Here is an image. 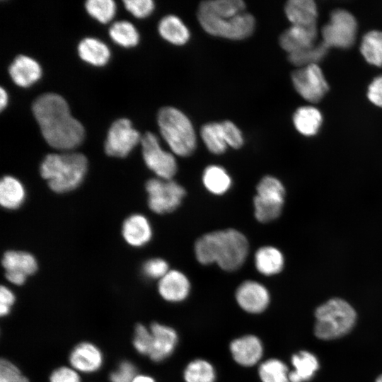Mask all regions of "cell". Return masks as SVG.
I'll return each mask as SVG.
<instances>
[{
    "label": "cell",
    "mask_w": 382,
    "mask_h": 382,
    "mask_svg": "<svg viewBox=\"0 0 382 382\" xmlns=\"http://www.w3.org/2000/svg\"><path fill=\"white\" fill-rule=\"evenodd\" d=\"M86 8L98 21L107 23L113 18L116 6L112 0H88L86 2Z\"/></svg>",
    "instance_id": "obj_37"
},
{
    "label": "cell",
    "mask_w": 382,
    "mask_h": 382,
    "mask_svg": "<svg viewBox=\"0 0 382 382\" xmlns=\"http://www.w3.org/2000/svg\"><path fill=\"white\" fill-rule=\"evenodd\" d=\"M245 4L241 0H209L201 2L197 11L231 17L245 12Z\"/></svg>",
    "instance_id": "obj_30"
},
{
    "label": "cell",
    "mask_w": 382,
    "mask_h": 382,
    "mask_svg": "<svg viewBox=\"0 0 382 382\" xmlns=\"http://www.w3.org/2000/svg\"><path fill=\"white\" fill-rule=\"evenodd\" d=\"M216 378L214 366L203 359L191 361L183 371L185 382H215Z\"/></svg>",
    "instance_id": "obj_32"
},
{
    "label": "cell",
    "mask_w": 382,
    "mask_h": 382,
    "mask_svg": "<svg viewBox=\"0 0 382 382\" xmlns=\"http://www.w3.org/2000/svg\"><path fill=\"white\" fill-rule=\"evenodd\" d=\"M158 30L165 40L175 45L186 44L190 37L187 27L175 15L164 16L158 23Z\"/></svg>",
    "instance_id": "obj_24"
},
{
    "label": "cell",
    "mask_w": 382,
    "mask_h": 382,
    "mask_svg": "<svg viewBox=\"0 0 382 382\" xmlns=\"http://www.w3.org/2000/svg\"><path fill=\"white\" fill-rule=\"evenodd\" d=\"M357 30L355 18L347 11L335 10L322 28L323 42L330 47L345 49L354 42Z\"/></svg>",
    "instance_id": "obj_9"
},
{
    "label": "cell",
    "mask_w": 382,
    "mask_h": 382,
    "mask_svg": "<svg viewBox=\"0 0 382 382\" xmlns=\"http://www.w3.org/2000/svg\"><path fill=\"white\" fill-rule=\"evenodd\" d=\"M71 366L82 372H93L102 365L103 357L100 351L93 345L83 342L78 345L70 354Z\"/></svg>",
    "instance_id": "obj_19"
},
{
    "label": "cell",
    "mask_w": 382,
    "mask_h": 382,
    "mask_svg": "<svg viewBox=\"0 0 382 382\" xmlns=\"http://www.w3.org/2000/svg\"><path fill=\"white\" fill-rule=\"evenodd\" d=\"M287 365L282 360L271 358L262 362L258 375L262 382H290Z\"/></svg>",
    "instance_id": "obj_34"
},
{
    "label": "cell",
    "mask_w": 382,
    "mask_h": 382,
    "mask_svg": "<svg viewBox=\"0 0 382 382\" xmlns=\"http://www.w3.org/2000/svg\"><path fill=\"white\" fill-rule=\"evenodd\" d=\"M135 366L130 361L121 362L117 369L110 374V382H132L137 376Z\"/></svg>",
    "instance_id": "obj_43"
},
{
    "label": "cell",
    "mask_w": 382,
    "mask_h": 382,
    "mask_svg": "<svg viewBox=\"0 0 382 382\" xmlns=\"http://www.w3.org/2000/svg\"><path fill=\"white\" fill-rule=\"evenodd\" d=\"M233 360L242 366H253L263 354V345L255 335H246L234 339L229 345Z\"/></svg>",
    "instance_id": "obj_14"
},
{
    "label": "cell",
    "mask_w": 382,
    "mask_h": 382,
    "mask_svg": "<svg viewBox=\"0 0 382 382\" xmlns=\"http://www.w3.org/2000/svg\"><path fill=\"white\" fill-rule=\"evenodd\" d=\"M9 74L16 84L27 87L40 79L41 68L35 59L20 55L16 57L9 66Z\"/></svg>",
    "instance_id": "obj_21"
},
{
    "label": "cell",
    "mask_w": 382,
    "mask_h": 382,
    "mask_svg": "<svg viewBox=\"0 0 382 382\" xmlns=\"http://www.w3.org/2000/svg\"><path fill=\"white\" fill-rule=\"evenodd\" d=\"M0 382H28L11 362L2 359L0 364Z\"/></svg>",
    "instance_id": "obj_42"
},
{
    "label": "cell",
    "mask_w": 382,
    "mask_h": 382,
    "mask_svg": "<svg viewBox=\"0 0 382 382\" xmlns=\"http://www.w3.org/2000/svg\"><path fill=\"white\" fill-rule=\"evenodd\" d=\"M5 276L10 282L16 285L23 284L27 277L24 274L13 272H6Z\"/></svg>",
    "instance_id": "obj_47"
},
{
    "label": "cell",
    "mask_w": 382,
    "mask_h": 382,
    "mask_svg": "<svg viewBox=\"0 0 382 382\" xmlns=\"http://www.w3.org/2000/svg\"><path fill=\"white\" fill-rule=\"evenodd\" d=\"M50 382H81V379L74 369L60 367L52 372Z\"/></svg>",
    "instance_id": "obj_44"
},
{
    "label": "cell",
    "mask_w": 382,
    "mask_h": 382,
    "mask_svg": "<svg viewBox=\"0 0 382 382\" xmlns=\"http://www.w3.org/2000/svg\"><path fill=\"white\" fill-rule=\"evenodd\" d=\"M142 154L147 167L159 178L171 180L177 172L176 160L171 153L162 149L157 137L146 132L141 139Z\"/></svg>",
    "instance_id": "obj_10"
},
{
    "label": "cell",
    "mask_w": 382,
    "mask_h": 382,
    "mask_svg": "<svg viewBox=\"0 0 382 382\" xmlns=\"http://www.w3.org/2000/svg\"><path fill=\"white\" fill-rule=\"evenodd\" d=\"M322 120L320 112L311 106L298 108L293 117L295 128L304 136L315 135L319 130Z\"/></svg>",
    "instance_id": "obj_27"
},
{
    "label": "cell",
    "mask_w": 382,
    "mask_h": 382,
    "mask_svg": "<svg viewBox=\"0 0 382 382\" xmlns=\"http://www.w3.org/2000/svg\"><path fill=\"white\" fill-rule=\"evenodd\" d=\"M139 133L126 118L115 121L109 129L105 143V153L111 156L125 157L141 141Z\"/></svg>",
    "instance_id": "obj_12"
},
{
    "label": "cell",
    "mask_w": 382,
    "mask_h": 382,
    "mask_svg": "<svg viewBox=\"0 0 382 382\" xmlns=\"http://www.w3.org/2000/svg\"><path fill=\"white\" fill-rule=\"evenodd\" d=\"M25 191L22 183L16 178L6 175L0 183V202L2 207L8 209H16L23 203Z\"/></svg>",
    "instance_id": "obj_26"
},
{
    "label": "cell",
    "mask_w": 382,
    "mask_h": 382,
    "mask_svg": "<svg viewBox=\"0 0 382 382\" xmlns=\"http://www.w3.org/2000/svg\"><path fill=\"white\" fill-rule=\"evenodd\" d=\"M8 96L6 91L1 88L0 89V109L2 110L7 105Z\"/></svg>",
    "instance_id": "obj_48"
},
{
    "label": "cell",
    "mask_w": 382,
    "mask_h": 382,
    "mask_svg": "<svg viewBox=\"0 0 382 382\" xmlns=\"http://www.w3.org/2000/svg\"><path fill=\"white\" fill-rule=\"evenodd\" d=\"M256 190L253 201L256 219L261 223H267L279 217L286 194L282 182L275 177L267 175L261 179Z\"/></svg>",
    "instance_id": "obj_7"
},
{
    "label": "cell",
    "mask_w": 382,
    "mask_h": 382,
    "mask_svg": "<svg viewBox=\"0 0 382 382\" xmlns=\"http://www.w3.org/2000/svg\"><path fill=\"white\" fill-rule=\"evenodd\" d=\"M313 332L322 341H333L349 335L356 327L358 313L348 301L332 297L319 304L313 313Z\"/></svg>",
    "instance_id": "obj_3"
},
{
    "label": "cell",
    "mask_w": 382,
    "mask_h": 382,
    "mask_svg": "<svg viewBox=\"0 0 382 382\" xmlns=\"http://www.w3.org/2000/svg\"><path fill=\"white\" fill-rule=\"evenodd\" d=\"M292 370L289 372L290 382H309L315 378L320 368V362L313 352L303 349L291 357Z\"/></svg>",
    "instance_id": "obj_18"
},
{
    "label": "cell",
    "mask_w": 382,
    "mask_h": 382,
    "mask_svg": "<svg viewBox=\"0 0 382 382\" xmlns=\"http://www.w3.org/2000/svg\"><path fill=\"white\" fill-rule=\"evenodd\" d=\"M14 301L13 294L7 287L2 286L0 289V314L1 316L9 313L10 308Z\"/></svg>",
    "instance_id": "obj_46"
},
{
    "label": "cell",
    "mask_w": 382,
    "mask_h": 382,
    "mask_svg": "<svg viewBox=\"0 0 382 382\" xmlns=\"http://www.w3.org/2000/svg\"><path fill=\"white\" fill-rule=\"evenodd\" d=\"M158 289L163 299L178 303L184 301L189 295L190 283L182 272L171 270L159 279Z\"/></svg>",
    "instance_id": "obj_17"
},
{
    "label": "cell",
    "mask_w": 382,
    "mask_h": 382,
    "mask_svg": "<svg viewBox=\"0 0 382 382\" xmlns=\"http://www.w3.org/2000/svg\"><path fill=\"white\" fill-rule=\"evenodd\" d=\"M367 96L372 103L382 108V76L374 79L370 83Z\"/></svg>",
    "instance_id": "obj_45"
},
{
    "label": "cell",
    "mask_w": 382,
    "mask_h": 382,
    "mask_svg": "<svg viewBox=\"0 0 382 382\" xmlns=\"http://www.w3.org/2000/svg\"><path fill=\"white\" fill-rule=\"evenodd\" d=\"M2 265L6 272H13L28 276L34 274L37 269L35 258L30 253L10 250L4 253Z\"/></svg>",
    "instance_id": "obj_25"
},
{
    "label": "cell",
    "mask_w": 382,
    "mask_h": 382,
    "mask_svg": "<svg viewBox=\"0 0 382 382\" xmlns=\"http://www.w3.org/2000/svg\"><path fill=\"white\" fill-rule=\"evenodd\" d=\"M86 156L79 153L51 154L40 166V174L50 189L58 193L69 192L83 181L87 170Z\"/></svg>",
    "instance_id": "obj_4"
},
{
    "label": "cell",
    "mask_w": 382,
    "mask_h": 382,
    "mask_svg": "<svg viewBox=\"0 0 382 382\" xmlns=\"http://www.w3.org/2000/svg\"><path fill=\"white\" fill-rule=\"evenodd\" d=\"M152 335L150 329L138 324L135 328L133 345L138 352L149 356L152 349Z\"/></svg>",
    "instance_id": "obj_38"
},
{
    "label": "cell",
    "mask_w": 382,
    "mask_h": 382,
    "mask_svg": "<svg viewBox=\"0 0 382 382\" xmlns=\"http://www.w3.org/2000/svg\"><path fill=\"white\" fill-rule=\"evenodd\" d=\"M248 250L246 237L233 228L207 233L199 238L195 244V255L199 263H216L222 270L228 272L235 271L243 265Z\"/></svg>",
    "instance_id": "obj_2"
},
{
    "label": "cell",
    "mask_w": 382,
    "mask_h": 382,
    "mask_svg": "<svg viewBox=\"0 0 382 382\" xmlns=\"http://www.w3.org/2000/svg\"><path fill=\"white\" fill-rule=\"evenodd\" d=\"M202 182L205 188L211 193L221 195L226 193L231 186V178L221 166L211 165L207 166L202 175Z\"/></svg>",
    "instance_id": "obj_29"
},
{
    "label": "cell",
    "mask_w": 382,
    "mask_h": 382,
    "mask_svg": "<svg viewBox=\"0 0 382 382\" xmlns=\"http://www.w3.org/2000/svg\"><path fill=\"white\" fill-rule=\"evenodd\" d=\"M168 265L165 260L153 258L143 265V272L149 278L161 279L168 272Z\"/></svg>",
    "instance_id": "obj_40"
},
{
    "label": "cell",
    "mask_w": 382,
    "mask_h": 382,
    "mask_svg": "<svg viewBox=\"0 0 382 382\" xmlns=\"http://www.w3.org/2000/svg\"><path fill=\"white\" fill-rule=\"evenodd\" d=\"M197 19L203 30L209 35L233 40L248 37L255 27V18L245 11L231 17L197 11Z\"/></svg>",
    "instance_id": "obj_6"
},
{
    "label": "cell",
    "mask_w": 382,
    "mask_h": 382,
    "mask_svg": "<svg viewBox=\"0 0 382 382\" xmlns=\"http://www.w3.org/2000/svg\"><path fill=\"white\" fill-rule=\"evenodd\" d=\"M238 306L249 313H260L269 306L270 296L267 289L256 281L247 280L236 291Z\"/></svg>",
    "instance_id": "obj_13"
},
{
    "label": "cell",
    "mask_w": 382,
    "mask_h": 382,
    "mask_svg": "<svg viewBox=\"0 0 382 382\" xmlns=\"http://www.w3.org/2000/svg\"><path fill=\"white\" fill-rule=\"evenodd\" d=\"M360 51L368 63L382 66V32L372 30L367 33L363 37Z\"/></svg>",
    "instance_id": "obj_33"
},
{
    "label": "cell",
    "mask_w": 382,
    "mask_h": 382,
    "mask_svg": "<svg viewBox=\"0 0 382 382\" xmlns=\"http://www.w3.org/2000/svg\"><path fill=\"white\" fill-rule=\"evenodd\" d=\"M200 137L207 149L214 154H221L228 147L224 137L221 122L204 124L200 129Z\"/></svg>",
    "instance_id": "obj_31"
},
{
    "label": "cell",
    "mask_w": 382,
    "mask_h": 382,
    "mask_svg": "<svg viewBox=\"0 0 382 382\" xmlns=\"http://www.w3.org/2000/svg\"><path fill=\"white\" fill-rule=\"evenodd\" d=\"M374 382H382V373L375 378Z\"/></svg>",
    "instance_id": "obj_50"
},
{
    "label": "cell",
    "mask_w": 382,
    "mask_h": 382,
    "mask_svg": "<svg viewBox=\"0 0 382 382\" xmlns=\"http://www.w3.org/2000/svg\"><path fill=\"white\" fill-rule=\"evenodd\" d=\"M291 81L299 94L311 103L319 102L329 89L323 73L317 64L296 69L291 74Z\"/></svg>",
    "instance_id": "obj_11"
},
{
    "label": "cell",
    "mask_w": 382,
    "mask_h": 382,
    "mask_svg": "<svg viewBox=\"0 0 382 382\" xmlns=\"http://www.w3.org/2000/svg\"><path fill=\"white\" fill-rule=\"evenodd\" d=\"M226 142L228 146L239 149L243 144V137L240 129L231 121L221 122Z\"/></svg>",
    "instance_id": "obj_39"
},
{
    "label": "cell",
    "mask_w": 382,
    "mask_h": 382,
    "mask_svg": "<svg viewBox=\"0 0 382 382\" xmlns=\"http://www.w3.org/2000/svg\"><path fill=\"white\" fill-rule=\"evenodd\" d=\"M318 37L316 25H291L284 30L279 38V42L288 54L303 50L314 45Z\"/></svg>",
    "instance_id": "obj_15"
},
{
    "label": "cell",
    "mask_w": 382,
    "mask_h": 382,
    "mask_svg": "<svg viewBox=\"0 0 382 382\" xmlns=\"http://www.w3.org/2000/svg\"><path fill=\"white\" fill-rule=\"evenodd\" d=\"M157 120L161 134L174 154L186 157L194 152L197 146L195 129L182 111L163 107L158 111Z\"/></svg>",
    "instance_id": "obj_5"
},
{
    "label": "cell",
    "mask_w": 382,
    "mask_h": 382,
    "mask_svg": "<svg viewBox=\"0 0 382 382\" xmlns=\"http://www.w3.org/2000/svg\"><path fill=\"white\" fill-rule=\"evenodd\" d=\"M122 235L129 245L140 247L151 240L152 229L149 221L144 216L133 214L124 221Z\"/></svg>",
    "instance_id": "obj_20"
},
{
    "label": "cell",
    "mask_w": 382,
    "mask_h": 382,
    "mask_svg": "<svg viewBox=\"0 0 382 382\" xmlns=\"http://www.w3.org/2000/svg\"><path fill=\"white\" fill-rule=\"evenodd\" d=\"M33 115L46 141L59 150H71L84 138V129L69 111L59 95L47 93L40 96L33 105Z\"/></svg>",
    "instance_id": "obj_1"
},
{
    "label": "cell",
    "mask_w": 382,
    "mask_h": 382,
    "mask_svg": "<svg viewBox=\"0 0 382 382\" xmlns=\"http://www.w3.org/2000/svg\"><path fill=\"white\" fill-rule=\"evenodd\" d=\"M146 190L149 208L159 214L175 210L185 195L183 187L172 179H150L146 183Z\"/></svg>",
    "instance_id": "obj_8"
},
{
    "label": "cell",
    "mask_w": 382,
    "mask_h": 382,
    "mask_svg": "<svg viewBox=\"0 0 382 382\" xmlns=\"http://www.w3.org/2000/svg\"><path fill=\"white\" fill-rule=\"evenodd\" d=\"M328 49L329 47L322 41L308 48L288 54V59L293 65L302 68L321 61Z\"/></svg>",
    "instance_id": "obj_35"
},
{
    "label": "cell",
    "mask_w": 382,
    "mask_h": 382,
    "mask_svg": "<svg viewBox=\"0 0 382 382\" xmlns=\"http://www.w3.org/2000/svg\"><path fill=\"white\" fill-rule=\"evenodd\" d=\"M152 335L151 359L159 362L168 357L175 350L178 337L176 331L167 325L154 323L150 327Z\"/></svg>",
    "instance_id": "obj_16"
},
{
    "label": "cell",
    "mask_w": 382,
    "mask_h": 382,
    "mask_svg": "<svg viewBox=\"0 0 382 382\" xmlns=\"http://www.w3.org/2000/svg\"><path fill=\"white\" fill-rule=\"evenodd\" d=\"M255 265L257 270L265 276L279 273L284 265V258L277 248L267 245L260 248L255 255Z\"/></svg>",
    "instance_id": "obj_23"
},
{
    "label": "cell",
    "mask_w": 382,
    "mask_h": 382,
    "mask_svg": "<svg viewBox=\"0 0 382 382\" xmlns=\"http://www.w3.org/2000/svg\"><path fill=\"white\" fill-rule=\"evenodd\" d=\"M132 382H155L154 379L149 376L137 375Z\"/></svg>",
    "instance_id": "obj_49"
},
{
    "label": "cell",
    "mask_w": 382,
    "mask_h": 382,
    "mask_svg": "<svg viewBox=\"0 0 382 382\" xmlns=\"http://www.w3.org/2000/svg\"><path fill=\"white\" fill-rule=\"evenodd\" d=\"M109 33L113 41L123 47L135 46L139 40L136 28L126 21L113 23L110 28Z\"/></svg>",
    "instance_id": "obj_36"
},
{
    "label": "cell",
    "mask_w": 382,
    "mask_h": 382,
    "mask_svg": "<svg viewBox=\"0 0 382 382\" xmlns=\"http://www.w3.org/2000/svg\"><path fill=\"white\" fill-rule=\"evenodd\" d=\"M123 2L126 8L137 18L149 16L154 8V3L151 0H125Z\"/></svg>",
    "instance_id": "obj_41"
},
{
    "label": "cell",
    "mask_w": 382,
    "mask_h": 382,
    "mask_svg": "<svg viewBox=\"0 0 382 382\" xmlns=\"http://www.w3.org/2000/svg\"><path fill=\"white\" fill-rule=\"evenodd\" d=\"M79 54L85 62L95 66L105 64L110 58V50L98 39L87 37L81 40L78 47Z\"/></svg>",
    "instance_id": "obj_28"
},
{
    "label": "cell",
    "mask_w": 382,
    "mask_h": 382,
    "mask_svg": "<svg viewBox=\"0 0 382 382\" xmlns=\"http://www.w3.org/2000/svg\"><path fill=\"white\" fill-rule=\"evenodd\" d=\"M284 11L292 25L316 24L318 10L316 3L312 0H290L285 4Z\"/></svg>",
    "instance_id": "obj_22"
}]
</instances>
